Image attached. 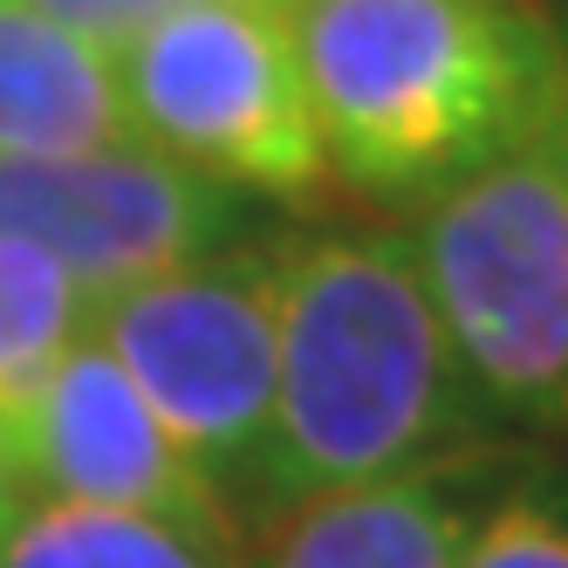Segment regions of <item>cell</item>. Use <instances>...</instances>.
Returning <instances> with one entry per match:
<instances>
[{
  "label": "cell",
  "instance_id": "1",
  "mask_svg": "<svg viewBox=\"0 0 568 568\" xmlns=\"http://www.w3.org/2000/svg\"><path fill=\"white\" fill-rule=\"evenodd\" d=\"M479 397L459 371L412 233H302L274 247V425L254 507L473 459Z\"/></svg>",
  "mask_w": 568,
  "mask_h": 568
},
{
  "label": "cell",
  "instance_id": "2",
  "mask_svg": "<svg viewBox=\"0 0 568 568\" xmlns=\"http://www.w3.org/2000/svg\"><path fill=\"white\" fill-rule=\"evenodd\" d=\"M329 179L432 199L535 144L561 90V28L527 0H288Z\"/></svg>",
  "mask_w": 568,
  "mask_h": 568
},
{
  "label": "cell",
  "instance_id": "3",
  "mask_svg": "<svg viewBox=\"0 0 568 568\" xmlns=\"http://www.w3.org/2000/svg\"><path fill=\"white\" fill-rule=\"evenodd\" d=\"M412 254L479 412L568 438V199L541 138L418 199Z\"/></svg>",
  "mask_w": 568,
  "mask_h": 568
},
{
  "label": "cell",
  "instance_id": "4",
  "mask_svg": "<svg viewBox=\"0 0 568 568\" xmlns=\"http://www.w3.org/2000/svg\"><path fill=\"white\" fill-rule=\"evenodd\" d=\"M116 55L131 138L226 192L308 206L329 185L281 0H199L138 28Z\"/></svg>",
  "mask_w": 568,
  "mask_h": 568
},
{
  "label": "cell",
  "instance_id": "5",
  "mask_svg": "<svg viewBox=\"0 0 568 568\" xmlns=\"http://www.w3.org/2000/svg\"><path fill=\"white\" fill-rule=\"evenodd\" d=\"M83 329L206 473L254 500L274 425V247H220L90 302Z\"/></svg>",
  "mask_w": 568,
  "mask_h": 568
},
{
  "label": "cell",
  "instance_id": "6",
  "mask_svg": "<svg viewBox=\"0 0 568 568\" xmlns=\"http://www.w3.org/2000/svg\"><path fill=\"white\" fill-rule=\"evenodd\" d=\"M233 226L240 192L138 138L69 158H0V240L42 247L90 302L220 254Z\"/></svg>",
  "mask_w": 568,
  "mask_h": 568
},
{
  "label": "cell",
  "instance_id": "7",
  "mask_svg": "<svg viewBox=\"0 0 568 568\" xmlns=\"http://www.w3.org/2000/svg\"><path fill=\"white\" fill-rule=\"evenodd\" d=\"M14 459H21V494L34 500L158 514L199 527L233 520L226 494L179 453V438L158 425V412L90 329L55 356L42 397L14 425Z\"/></svg>",
  "mask_w": 568,
  "mask_h": 568
},
{
  "label": "cell",
  "instance_id": "8",
  "mask_svg": "<svg viewBox=\"0 0 568 568\" xmlns=\"http://www.w3.org/2000/svg\"><path fill=\"white\" fill-rule=\"evenodd\" d=\"M473 527L466 459L267 507L247 568H453Z\"/></svg>",
  "mask_w": 568,
  "mask_h": 568
},
{
  "label": "cell",
  "instance_id": "9",
  "mask_svg": "<svg viewBox=\"0 0 568 568\" xmlns=\"http://www.w3.org/2000/svg\"><path fill=\"white\" fill-rule=\"evenodd\" d=\"M131 144L116 55L0 0V158H69Z\"/></svg>",
  "mask_w": 568,
  "mask_h": 568
},
{
  "label": "cell",
  "instance_id": "10",
  "mask_svg": "<svg viewBox=\"0 0 568 568\" xmlns=\"http://www.w3.org/2000/svg\"><path fill=\"white\" fill-rule=\"evenodd\" d=\"M0 568H247L240 520H158L75 500H21L0 520Z\"/></svg>",
  "mask_w": 568,
  "mask_h": 568
},
{
  "label": "cell",
  "instance_id": "11",
  "mask_svg": "<svg viewBox=\"0 0 568 568\" xmlns=\"http://www.w3.org/2000/svg\"><path fill=\"white\" fill-rule=\"evenodd\" d=\"M90 295L28 240H0V425H21L55 356L83 336Z\"/></svg>",
  "mask_w": 568,
  "mask_h": 568
},
{
  "label": "cell",
  "instance_id": "12",
  "mask_svg": "<svg viewBox=\"0 0 568 568\" xmlns=\"http://www.w3.org/2000/svg\"><path fill=\"white\" fill-rule=\"evenodd\" d=\"M453 568H568V473H527L466 527Z\"/></svg>",
  "mask_w": 568,
  "mask_h": 568
},
{
  "label": "cell",
  "instance_id": "13",
  "mask_svg": "<svg viewBox=\"0 0 568 568\" xmlns=\"http://www.w3.org/2000/svg\"><path fill=\"white\" fill-rule=\"evenodd\" d=\"M21 8L49 14L55 28L83 34V42H97V49H124L138 28L165 21V14H179V8H199V0H21ZM281 8H288V0H281Z\"/></svg>",
  "mask_w": 568,
  "mask_h": 568
},
{
  "label": "cell",
  "instance_id": "14",
  "mask_svg": "<svg viewBox=\"0 0 568 568\" xmlns=\"http://www.w3.org/2000/svg\"><path fill=\"white\" fill-rule=\"evenodd\" d=\"M541 151H548V165L561 179V199H568V34H561V90H555V110L541 124Z\"/></svg>",
  "mask_w": 568,
  "mask_h": 568
},
{
  "label": "cell",
  "instance_id": "15",
  "mask_svg": "<svg viewBox=\"0 0 568 568\" xmlns=\"http://www.w3.org/2000/svg\"><path fill=\"white\" fill-rule=\"evenodd\" d=\"M28 494H21V459H14V432L0 425V520H8L14 507H21Z\"/></svg>",
  "mask_w": 568,
  "mask_h": 568
}]
</instances>
